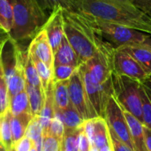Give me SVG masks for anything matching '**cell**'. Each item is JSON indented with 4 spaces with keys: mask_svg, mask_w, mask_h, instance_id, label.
<instances>
[{
    "mask_svg": "<svg viewBox=\"0 0 151 151\" xmlns=\"http://www.w3.org/2000/svg\"><path fill=\"white\" fill-rule=\"evenodd\" d=\"M42 8L50 14L53 10L61 7L64 10L70 12H78L77 4L75 0H37Z\"/></svg>",
    "mask_w": 151,
    "mask_h": 151,
    "instance_id": "obj_26",
    "label": "cell"
},
{
    "mask_svg": "<svg viewBox=\"0 0 151 151\" xmlns=\"http://www.w3.org/2000/svg\"><path fill=\"white\" fill-rule=\"evenodd\" d=\"M12 112L9 110L3 115H0V141L6 149V151L11 150L13 146L12 130H11V119Z\"/></svg>",
    "mask_w": 151,
    "mask_h": 151,
    "instance_id": "obj_20",
    "label": "cell"
},
{
    "mask_svg": "<svg viewBox=\"0 0 151 151\" xmlns=\"http://www.w3.org/2000/svg\"><path fill=\"white\" fill-rule=\"evenodd\" d=\"M118 49L132 56L151 75V51L142 45H127Z\"/></svg>",
    "mask_w": 151,
    "mask_h": 151,
    "instance_id": "obj_17",
    "label": "cell"
},
{
    "mask_svg": "<svg viewBox=\"0 0 151 151\" xmlns=\"http://www.w3.org/2000/svg\"><path fill=\"white\" fill-rule=\"evenodd\" d=\"M46 134H50L57 138L60 142L62 141L63 136L65 134V127L63 122L60 120V119H58V117H54L52 119Z\"/></svg>",
    "mask_w": 151,
    "mask_h": 151,
    "instance_id": "obj_31",
    "label": "cell"
},
{
    "mask_svg": "<svg viewBox=\"0 0 151 151\" xmlns=\"http://www.w3.org/2000/svg\"><path fill=\"white\" fill-rule=\"evenodd\" d=\"M42 133H43V129L40 123L39 117H33L32 120L30 121L26 130L25 135L28 137L34 142L35 141L39 139L41 136H42Z\"/></svg>",
    "mask_w": 151,
    "mask_h": 151,
    "instance_id": "obj_30",
    "label": "cell"
},
{
    "mask_svg": "<svg viewBox=\"0 0 151 151\" xmlns=\"http://www.w3.org/2000/svg\"><path fill=\"white\" fill-rule=\"evenodd\" d=\"M78 70L81 75L88 99L97 116L104 119V110L107 101L111 96H113L111 78L104 84H96L90 79L88 73L82 65L78 67Z\"/></svg>",
    "mask_w": 151,
    "mask_h": 151,
    "instance_id": "obj_6",
    "label": "cell"
},
{
    "mask_svg": "<svg viewBox=\"0 0 151 151\" xmlns=\"http://www.w3.org/2000/svg\"><path fill=\"white\" fill-rule=\"evenodd\" d=\"M55 117H58L63 122L65 130L80 129L85 122L73 104H71L65 110L55 111Z\"/></svg>",
    "mask_w": 151,
    "mask_h": 151,
    "instance_id": "obj_15",
    "label": "cell"
},
{
    "mask_svg": "<svg viewBox=\"0 0 151 151\" xmlns=\"http://www.w3.org/2000/svg\"><path fill=\"white\" fill-rule=\"evenodd\" d=\"M28 50L33 52L41 61H42L50 69L53 71L54 53L47 34L43 28L33 38L29 44Z\"/></svg>",
    "mask_w": 151,
    "mask_h": 151,
    "instance_id": "obj_11",
    "label": "cell"
},
{
    "mask_svg": "<svg viewBox=\"0 0 151 151\" xmlns=\"http://www.w3.org/2000/svg\"><path fill=\"white\" fill-rule=\"evenodd\" d=\"M9 109L13 116H17L22 113H31L29 99L26 89L19 92L16 96L10 97Z\"/></svg>",
    "mask_w": 151,
    "mask_h": 151,
    "instance_id": "obj_21",
    "label": "cell"
},
{
    "mask_svg": "<svg viewBox=\"0 0 151 151\" xmlns=\"http://www.w3.org/2000/svg\"><path fill=\"white\" fill-rule=\"evenodd\" d=\"M0 143H1V141H0Z\"/></svg>",
    "mask_w": 151,
    "mask_h": 151,
    "instance_id": "obj_47",
    "label": "cell"
},
{
    "mask_svg": "<svg viewBox=\"0 0 151 151\" xmlns=\"http://www.w3.org/2000/svg\"><path fill=\"white\" fill-rule=\"evenodd\" d=\"M111 82L113 96L120 106L143 124L141 96L142 83L129 77L119 75L115 72H112Z\"/></svg>",
    "mask_w": 151,
    "mask_h": 151,
    "instance_id": "obj_5",
    "label": "cell"
},
{
    "mask_svg": "<svg viewBox=\"0 0 151 151\" xmlns=\"http://www.w3.org/2000/svg\"><path fill=\"white\" fill-rule=\"evenodd\" d=\"M30 57L34 62V65L37 70L39 78L41 80V83H42V87L44 90V92L48 89L50 83L52 81V78H53V71L51 69H50L42 61H41L33 52L29 51Z\"/></svg>",
    "mask_w": 151,
    "mask_h": 151,
    "instance_id": "obj_25",
    "label": "cell"
},
{
    "mask_svg": "<svg viewBox=\"0 0 151 151\" xmlns=\"http://www.w3.org/2000/svg\"><path fill=\"white\" fill-rule=\"evenodd\" d=\"M98 151H113V149H112V145H111V142L102 147L101 149H99Z\"/></svg>",
    "mask_w": 151,
    "mask_h": 151,
    "instance_id": "obj_42",
    "label": "cell"
},
{
    "mask_svg": "<svg viewBox=\"0 0 151 151\" xmlns=\"http://www.w3.org/2000/svg\"><path fill=\"white\" fill-rule=\"evenodd\" d=\"M78 67L70 65H55L53 67V83L62 81H68Z\"/></svg>",
    "mask_w": 151,
    "mask_h": 151,
    "instance_id": "obj_29",
    "label": "cell"
},
{
    "mask_svg": "<svg viewBox=\"0 0 151 151\" xmlns=\"http://www.w3.org/2000/svg\"><path fill=\"white\" fill-rule=\"evenodd\" d=\"M9 38V35L7 33H5L2 28H0V50L4 45V43L5 42V41Z\"/></svg>",
    "mask_w": 151,
    "mask_h": 151,
    "instance_id": "obj_39",
    "label": "cell"
},
{
    "mask_svg": "<svg viewBox=\"0 0 151 151\" xmlns=\"http://www.w3.org/2000/svg\"><path fill=\"white\" fill-rule=\"evenodd\" d=\"M43 29L45 30L53 53L57 51L65 37V19L64 9L58 7L50 14Z\"/></svg>",
    "mask_w": 151,
    "mask_h": 151,
    "instance_id": "obj_10",
    "label": "cell"
},
{
    "mask_svg": "<svg viewBox=\"0 0 151 151\" xmlns=\"http://www.w3.org/2000/svg\"><path fill=\"white\" fill-rule=\"evenodd\" d=\"M68 89L71 104L85 121L98 118L93 105L88 99L81 75L78 68L68 80Z\"/></svg>",
    "mask_w": 151,
    "mask_h": 151,
    "instance_id": "obj_8",
    "label": "cell"
},
{
    "mask_svg": "<svg viewBox=\"0 0 151 151\" xmlns=\"http://www.w3.org/2000/svg\"><path fill=\"white\" fill-rule=\"evenodd\" d=\"M0 51H1V50H0Z\"/></svg>",
    "mask_w": 151,
    "mask_h": 151,
    "instance_id": "obj_48",
    "label": "cell"
},
{
    "mask_svg": "<svg viewBox=\"0 0 151 151\" xmlns=\"http://www.w3.org/2000/svg\"><path fill=\"white\" fill-rule=\"evenodd\" d=\"M90 151H98V150H97L96 147L92 146V147H91V150H90Z\"/></svg>",
    "mask_w": 151,
    "mask_h": 151,
    "instance_id": "obj_44",
    "label": "cell"
},
{
    "mask_svg": "<svg viewBox=\"0 0 151 151\" xmlns=\"http://www.w3.org/2000/svg\"><path fill=\"white\" fill-rule=\"evenodd\" d=\"M30 151H37V150H36V149H35V145H34V144H33V146H32V148H31Z\"/></svg>",
    "mask_w": 151,
    "mask_h": 151,
    "instance_id": "obj_45",
    "label": "cell"
},
{
    "mask_svg": "<svg viewBox=\"0 0 151 151\" xmlns=\"http://www.w3.org/2000/svg\"><path fill=\"white\" fill-rule=\"evenodd\" d=\"M111 1L116 2V3H118V4H122V5H124V6H126V7L131 8V9H137V8H135V7L132 4V3H131L129 0H111Z\"/></svg>",
    "mask_w": 151,
    "mask_h": 151,
    "instance_id": "obj_40",
    "label": "cell"
},
{
    "mask_svg": "<svg viewBox=\"0 0 151 151\" xmlns=\"http://www.w3.org/2000/svg\"><path fill=\"white\" fill-rule=\"evenodd\" d=\"M113 72L145 83L150 74L128 53L121 49H115L113 55Z\"/></svg>",
    "mask_w": 151,
    "mask_h": 151,
    "instance_id": "obj_9",
    "label": "cell"
},
{
    "mask_svg": "<svg viewBox=\"0 0 151 151\" xmlns=\"http://www.w3.org/2000/svg\"><path fill=\"white\" fill-rule=\"evenodd\" d=\"M93 127H94V131H93V139L91 142L92 146L99 150L102 147L111 143L109 126L104 118L98 117L93 119Z\"/></svg>",
    "mask_w": 151,
    "mask_h": 151,
    "instance_id": "obj_14",
    "label": "cell"
},
{
    "mask_svg": "<svg viewBox=\"0 0 151 151\" xmlns=\"http://www.w3.org/2000/svg\"><path fill=\"white\" fill-rule=\"evenodd\" d=\"M32 119L33 116L31 113H22L17 116H12L11 130L13 144H15L25 135L26 130Z\"/></svg>",
    "mask_w": 151,
    "mask_h": 151,
    "instance_id": "obj_19",
    "label": "cell"
},
{
    "mask_svg": "<svg viewBox=\"0 0 151 151\" xmlns=\"http://www.w3.org/2000/svg\"><path fill=\"white\" fill-rule=\"evenodd\" d=\"M26 92L28 96L32 116L39 117L45 104L44 90L42 88H37L26 82Z\"/></svg>",
    "mask_w": 151,
    "mask_h": 151,
    "instance_id": "obj_16",
    "label": "cell"
},
{
    "mask_svg": "<svg viewBox=\"0 0 151 151\" xmlns=\"http://www.w3.org/2000/svg\"><path fill=\"white\" fill-rule=\"evenodd\" d=\"M13 27V9L10 0H0V28L9 35Z\"/></svg>",
    "mask_w": 151,
    "mask_h": 151,
    "instance_id": "obj_23",
    "label": "cell"
},
{
    "mask_svg": "<svg viewBox=\"0 0 151 151\" xmlns=\"http://www.w3.org/2000/svg\"><path fill=\"white\" fill-rule=\"evenodd\" d=\"M24 73H25L26 82L37 88H42L41 80L39 78L37 70L28 52V49L26 50L25 57H24Z\"/></svg>",
    "mask_w": 151,
    "mask_h": 151,
    "instance_id": "obj_22",
    "label": "cell"
},
{
    "mask_svg": "<svg viewBox=\"0 0 151 151\" xmlns=\"http://www.w3.org/2000/svg\"><path fill=\"white\" fill-rule=\"evenodd\" d=\"M132 4L142 11L145 14L151 17V0H129Z\"/></svg>",
    "mask_w": 151,
    "mask_h": 151,
    "instance_id": "obj_34",
    "label": "cell"
},
{
    "mask_svg": "<svg viewBox=\"0 0 151 151\" xmlns=\"http://www.w3.org/2000/svg\"><path fill=\"white\" fill-rule=\"evenodd\" d=\"M81 127L77 130H65L61 141V151H79V134Z\"/></svg>",
    "mask_w": 151,
    "mask_h": 151,
    "instance_id": "obj_27",
    "label": "cell"
},
{
    "mask_svg": "<svg viewBox=\"0 0 151 151\" xmlns=\"http://www.w3.org/2000/svg\"><path fill=\"white\" fill-rule=\"evenodd\" d=\"M64 19L65 36L77 54L81 65L110 45L96 34L81 12L64 10Z\"/></svg>",
    "mask_w": 151,
    "mask_h": 151,
    "instance_id": "obj_2",
    "label": "cell"
},
{
    "mask_svg": "<svg viewBox=\"0 0 151 151\" xmlns=\"http://www.w3.org/2000/svg\"><path fill=\"white\" fill-rule=\"evenodd\" d=\"M144 135L147 150L151 151V129L144 127Z\"/></svg>",
    "mask_w": 151,
    "mask_h": 151,
    "instance_id": "obj_37",
    "label": "cell"
},
{
    "mask_svg": "<svg viewBox=\"0 0 151 151\" xmlns=\"http://www.w3.org/2000/svg\"><path fill=\"white\" fill-rule=\"evenodd\" d=\"M34 142L26 135H24L19 141H18L13 147L16 151H30Z\"/></svg>",
    "mask_w": 151,
    "mask_h": 151,
    "instance_id": "obj_36",
    "label": "cell"
},
{
    "mask_svg": "<svg viewBox=\"0 0 151 151\" xmlns=\"http://www.w3.org/2000/svg\"><path fill=\"white\" fill-rule=\"evenodd\" d=\"M83 15L96 34L102 39L106 40L115 49L127 45H141L150 35L135 29L104 21L88 15Z\"/></svg>",
    "mask_w": 151,
    "mask_h": 151,
    "instance_id": "obj_4",
    "label": "cell"
},
{
    "mask_svg": "<svg viewBox=\"0 0 151 151\" xmlns=\"http://www.w3.org/2000/svg\"><path fill=\"white\" fill-rule=\"evenodd\" d=\"M104 119L106 120L109 128L111 129L115 134L132 150L134 151L130 130L123 108L118 103L114 96H111L107 101L104 110Z\"/></svg>",
    "mask_w": 151,
    "mask_h": 151,
    "instance_id": "obj_7",
    "label": "cell"
},
{
    "mask_svg": "<svg viewBox=\"0 0 151 151\" xmlns=\"http://www.w3.org/2000/svg\"><path fill=\"white\" fill-rule=\"evenodd\" d=\"M13 9V27L9 37L18 42L34 38L49 19L37 0H10Z\"/></svg>",
    "mask_w": 151,
    "mask_h": 151,
    "instance_id": "obj_3",
    "label": "cell"
},
{
    "mask_svg": "<svg viewBox=\"0 0 151 151\" xmlns=\"http://www.w3.org/2000/svg\"><path fill=\"white\" fill-rule=\"evenodd\" d=\"M91 147H92L91 142L88 138L87 134H85L82 126L79 134V151H90Z\"/></svg>",
    "mask_w": 151,
    "mask_h": 151,
    "instance_id": "obj_35",
    "label": "cell"
},
{
    "mask_svg": "<svg viewBox=\"0 0 151 151\" xmlns=\"http://www.w3.org/2000/svg\"><path fill=\"white\" fill-rule=\"evenodd\" d=\"M124 111V114L126 116L127 125L130 130V134L132 138V142L134 144V151H148L146 148L145 142V135H144V126L139 121L134 115L130 112Z\"/></svg>",
    "mask_w": 151,
    "mask_h": 151,
    "instance_id": "obj_12",
    "label": "cell"
},
{
    "mask_svg": "<svg viewBox=\"0 0 151 151\" xmlns=\"http://www.w3.org/2000/svg\"><path fill=\"white\" fill-rule=\"evenodd\" d=\"M55 65H70L74 67L81 65L77 54L65 36L63 38L60 46L54 54V66Z\"/></svg>",
    "mask_w": 151,
    "mask_h": 151,
    "instance_id": "obj_13",
    "label": "cell"
},
{
    "mask_svg": "<svg viewBox=\"0 0 151 151\" xmlns=\"http://www.w3.org/2000/svg\"><path fill=\"white\" fill-rule=\"evenodd\" d=\"M0 151H6V149H5L4 146L2 144V142L0 143Z\"/></svg>",
    "mask_w": 151,
    "mask_h": 151,
    "instance_id": "obj_43",
    "label": "cell"
},
{
    "mask_svg": "<svg viewBox=\"0 0 151 151\" xmlns=\"http://www.w3.org/2000/svg\"><path fill=\"white\" fill-rule=\"evenodd\" d=\"M78 12L151 35V17L111 0H75Z\"/></svg>",
    "mask_w": 151,
    "mask_h": 151,
    "instance_id": "obj_1",
    "label": "cell"
},
{
    "mask_svg": "<svg viewBox=\"0 0 151 151\" xmlns=\"http://www.w3.org/2000/svg\"><path fill=\"white\" fill-rule=\"evenodd\" d=\"M141 96L143 126L151 129V88L146 82L142 84Z\"/></svg>",
    "mask_w": 151,
    "mask_h": 151,
    "instance_id": "obj_24",
    "label": "cell"
},
{
    "mask_svg": "<svg viewBox=\"0 0 151 151\" xmlns=\"http://www.w3.org/2000/svg\"><path fill=\"white\" fill-rule=\"evenodd\" d=\"M43 141H44V136H41L39 139L34 142V145L37 151H43Z\"/></svg>",
    "mask_w": 151,
    "mask_h": 151,
    "instance_id": "obj_38",
    "label": "cell"
},
{
    "mask_svg": "<svg viewBox=\"0 0 151 151\" xmlns=\"http://www.w3.org/2000/svg\"><path fill=\"white\" fill-rule=\"evenodd\" d=\"M43 136V151H61V142L59 140L50 134Z\"/></svg>",
    "mask_w": 151,
    "mask_h": 151,
    "instance_id": "obj_32",
    "label": "cell"
},
{
    "mask_svg": "<svg viewBox=\"0 0 151 151\" xmlns=\"http://www.w3.org/2000/svg\"><path fill=\"white\" fill-rule=\"evenodd\" d=\"M10 98L8 93V88L6 84V80L4 76V72L0 58V115H3L9 110Z\"/></svg>",
    "mask_w": 151,
    "mask_h": 151,
    "instance_id": "obj_28",
    "label": "cell"
},
{
    "mask_svg": "<svg viewBox=\"0 0 151 151\" xmlns=\"http://www.w3.org/2000/svg\"><path fill=\"white\" fill-rule=\"evenodd\" d=\"M110 137H111V142L112 145L113 151H133L125 142H123L116 134L115 133L110 129Z\"/></svg>",
    "mask_w": 151,
    "mask_h": 151,
    "instance_id": "obj_33",
    "label": "cell"
},
{
    "mask_svg": "<svg viewBox=\"0 0 151 151\" xmlns=\"http://www.w3.org/2000/svg\"><path fill=\"white\" fill-rule=\"evenodd\" d=\"M141 45L147 48V49H149L151 51V35H148V37L142 42V43Z\"/></svg>",
    "mask_w": 151,
    "mask_h": 151,
    "instance_id": "obj_41",
    "label": "cell"
},
{
    "mask_svg": "<svg viewBox=\"0 0 151 151\" xmlns=\"http://www.w3.org/2000/svg\"><path fill=\"white\" fill-rule=\"evenodd\" d=\"M9 151H16V150H15V149H14V147L12 146V148L11 149V150H9Z\"/></svg>",
    "mask_w": 151,
    "mask_h": 151,
    "instance_id": "obj_46",
    "label": "cell"
},
{
    "mask_svg": "<svg viewBox=\"0 0 151 151\" xmlns=\"http://www.w3.org/2000/svg\"><path fill=\"white\" fill-rule=\"evenodd\" d=\"M55 111H63L68 108L72 104L69 96L68 81L55 82L53 85Z\"/></svg>",
    "mask_w": 151,
    "mask_h": 151,
    "instance_id": "obj_18",
    "label": "cell"
}]
</instances>
